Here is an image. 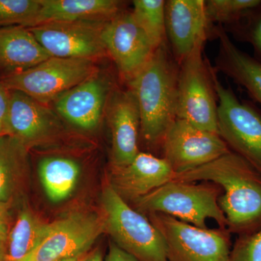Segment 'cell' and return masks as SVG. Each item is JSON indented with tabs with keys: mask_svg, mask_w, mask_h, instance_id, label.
<instances>
[{
	"mask_svg": "<svg viewBox=\"0 0 261 261\" xmlns=\"http://www.w3.org/2000/svg\"><path fill=\"white\" fill-rule=\"evenodd\" d=\"M237 23L236 32L240 39L250 43L254 48L256 58L261 63V3L247 12Z\"/></svg>",
	"mask_w": 261,
	"mask_h": 261,
	"instance_id": "27",
	"label": "cell"
},
{
	"mask_svg": "<svg viewBox=\"0 0 261 261\" xmlns=\"http://www.w3.org/2000/svg\"><path fill=\"white\" fill-rule=\"evenodd\" d=\"M28 168V148L15 137L0 135V202L10 203Z\"/></svg>",
	"mask_w": 261,
	"mask_h": 261,
	"instance_id": "22",
	"label": "cell"
},
{
	"mask_svg": "<svg viewBox=\"0 0 261 261\" xmlns=\"http://www.w3.org/2000/svg\"><path fill=\"white\" fill-rule=\"evenodd\" d=\"M105 228L92 213L75 212L50 224L49 231L27 261H62L86 255Z\"/></svg>",
	"mask_w": 261,
	"mask_h": 261,
	"instance_id": "10",
	"label": "cell"
},
{
	"mask_svg": "<svg viewBox=\"0 0 261 261\" xmlns=\"http://www.w3.org/2000/svg\"><path fill=\"white\" fill-rule=\"evenodd\" d=\"M173 181H207L219 185L223 193L219 204L230 233L250 234L261 228V173L231 152L187 172Z\"/></svg>",
	"mask_w": 261,
	"mask_h": 261,
	"instance_id": "1",
	"label": "cell"
},
{
	"mask_svg": "<svg viewBox=\"0 0 261 261\" xmlns=\"http://www.w3.org/2000/svg\"><path fill=\"white\" fill-rule=\"evenodd\" d=\"M163 159L175 175L207 164L231 152L219 134L176 118L163 137Z\"/></svg>",
	"mask_w": 261,
	"mask_h": 261,
	"instance_id": "9",
	"label": "cell"
},
{
	"mask_svg": "<svg viewBox=\"0 0 261 261\" xmlns=\"http://www.w3.org/2000/svg\"><path fill=\"white\" fill-rule=\"evenodd\" d=\"M162 234L168 261H228L229 231L197 227L163 214H149Z\"/></svg>",
	"mask_w": 261,
	"mask_h": 261,
	"instance_id": "7",
	"label": "cell"
},
{
	"mask_svg": "<svg viewBox=\"0 0 261 261\" xmlns=\"http://www.w3.org/2000/svg\"><path fill=\"white\" fill-rule=\"evenodd\" d=\"M10 203L0 202V241L6 243L9 235V207Z\"/></svg>",
	"mask_w": 261,
	"mask_h": 261,
	"instance_id": "30",
	"label": "cell"
},
{
	"mask_svg": "<svg viewBox=\"0 0 261 261\" xmlns=\"http://www.w3.org/2000/svg\"><path fill=\"white\" fill-rule=\"evenodd\" d=\"M39 8V0H0V28L35 27Z\"/></svg>",
	"mask_w": 261,
	"mask_h": 261,
	"instance_id": "25",
	"label": "cell"
},
{
	"mask_svg": "<svg viewBox=\"0 0 261 261\" xmlns=\"http://www.w3.org/2000/svg\"><path fill=\"white\" fill-rule=\"evenodd\" d=\"M0 261H5V249L4 244L0 241Z\"/></svg>",
	"mask_w": 261,
	"mask_h": 261,
	"instance_id": "33",
	"label": "cell"
},
{
	"mask_svg": "<svg viewBox=\"0 0 261 261\" xmlns=\"http://www.w3.org/2000/svg\"><path fill=\"white\" fill-rule=\"evenodd\" d=\"M86 255H80V256H76L74 257H71V258L66 259V260H62V261H83L84 257H85Z\"/></svg>",
	"mask_w": 261,
	"mask_h": 261,
	"instance_id": "34",
	"label": "cell"
},
{
	"mask_svg": "<svg viewBox=\"0 0 261 261\" xmlns=\"http://www.w3.org/2000/svg\"><path fill=\"white\" fill-rule=\"evenodd\" d=\"M166 37L178 65L196 44L208 37L209 23L204 0H168L165 6Z\"/></svg>",
	"mask_w": 261,
	"mask_h": 261,
	"instance_id": "16",
	"label": "cell"
},
{
	"mask_svg": "<svg viewBox=\"0 0 261 261\" xmlns=\"http://www.w3.org/2000/svg\"><path fill=\"white\" fill-rule=\"evenodd\" d=\"M228 261H261V228L250 234L238 236Z\"/></svg>",
	"mask_w": 261,
	"mask_h": 261,
	"instance_id": "28",
	"label": "cell"
},
{
	"mask_svg": "<svg viewBox=\"0 0 261 261\" xmlns=\"http://www.w3.org/2000/svg\"><path fill=\"white\" fill-rule=\"evenodd\" d=\"M175 173L163 158L139 152L125 166L111 168V184L126 202H135L156 189L173 181Z\"/></svg>",
	"mask_w": 261,
	"mask_h": 261,
	"instance_id": "17",
	"label": "cell"
},
{
	"mask_svg": "<svg viewBox=\"0 0 261 261\" xmlns=\"http://www.w3.org/2000/svg\"><path fill=\"white\" fill-rule=\"evenodd\" d=\"M95 61L51 57L39 65L2 79L8 90L19 91L47 106L97 71Z\"/></svg>",
	"mask_w": 261,
	"mask_h": 261,
	"instance_id": "6",
	"label": "cell"
},
{
	"mask_svg": "<svg viewBox=\"0 0 261 261\" xmlns=\"http://www.w3.org/2000/svg\"><path fill=\"white\" fill-rule=\"evenodd\" d=\"M213 79L218 98L220 137L232 152L261 173V113L220 83L214 70Z\"/></svg>",
	"mask_w": 261,
	"mask_h": 261,
	"instance_id": "8",
	"label": "cell"
},
{
	"mask_svg": "<svg viewBox=\"0 0 261 261\" xmlns=\"http://www.w3.org/2000/svg\"><path fill=\"white\" fill-rule=\"evenodd\" d=\"M261 0H207L206 14L209 23H238L247 12L260 5Z\"/></svg>",
	"mask_w": 261,
	"mask_h": 261,
	"instance_id": "26",
	"label": "cell"
},
{
	"mask_svg": "<svg viewBox=\"0 0 261 261\" xmlns=\"http://www.w3.org/2000/svg\"><path fill=\"white\" fill-rule=\"evenodd\" d=\"M221 187L211 182L171 181L134 202L141 214H163L206 228L213 219L220 228H227V221L219 204ZM228 229V228H227Z\"/></svg>",
	"mask_w": 261,
	"mask_h": 261,
	"instance_id": "3",
	"label": "cell"
},
{
	"mask_svg": "<svg viewBox=\"0 0 261 261\" xmlns=\"http://www.w3.org/2000/svg\"><path fill=\"white\" fill-rule=\"evenodd\" d=\"M102 39L108 56L127 82L145 66L158 49L136 23L130 12H121L105 24Z\"/></svg>",
	"mask_w": 261,
	"mask_h": 261,
	"instance_id": "12",
	"label": "cell"
},
{
	"mask_svg": "<svg viewBox=\"0 0 261 261\" xmlns=\"http://www.w3.org/2000/svg\"><path fill=\"white\" fill-rule=\"evenodd\" d=\"M178 71L179 65L165 43L128 82L140 111V135L150 147L161 148L166 132L177 118Z\"/></svg>",
	"mask_w": 261,
	"mask_h": 261,
	"instance_id": "2",
	"label": "cell"
},
{
	"mask_svg": "<svg viewBox=\"0 0 261 261\" xmlns=\"http://www.w3.org/2000/svg\"><path fill=\"white\" fill-rule=\"evenodd\" d=\"M105 261H139L133 255L123 250L116 243L110 244L109 251Z\"/></svg>",
	"mask_w": 261,
	"mask_h": 261,
	"instance_id": "31",
	"label": "cell"
},
{
	"mask_svg": "<svg viewBox=\"0 0 261 261\" xmlns=\"http://www.w3.org/2000/svg\"><path fill=\"white\" fill-rule=\"evenodd\" d=\"M38 173L48 198L57 203L66 200L75 190L81 166L71 158L47 156L39 161Z\"/></svg>",
	"mask_w": 261,
	"mask_h": 261,
	"instance_id": "21",
	"label": "cell"
},
{
	"mask_svg": "<svg viewBox=\"0 0 261 261\" xmlns=\"http://www.w3.org/2000/svg\"><path fill=\"white\" fill-rule=\"evenodd\" d=\"M10 90L0 82V135H5V121L9 107Z\"/></svg>",
	"mask_w": 261,
	"mask_h": 261,
	"instance_id": "29",
	"label": "cell"
},
{
	"mask_svg": "<svg viewBox=\"0 0 261 261\" xmlns=\"http://www.w3.org/2000/svg\"><path fill=\"white\" fill-rule=\"evenodd\" d=\"M105 228L113 242L139 261H168L162 234L147 218L132 208L111 184L102 195Z\"/></svg>",
	"mask_w": 261,
	"mask_h": 261,
	"instance_id": "4",
	"label": "cell"
},
{
	"mask_svg": "<svg viewBox=\"0 0 261 261\" xmlns=\"http://www.w3.org/2000/svg\"><path fill=\"white\" fill-rule=\"evenodd\" d=\"M36 25L47 23L107 22L121 13L116 0H39Z\"/></svg>",
	"mask_w": 261,
	"mask_h": 261,
	"instance_id": "19",
	"label": "cell"
},
{
	"mask_svg": "<svg viewBox=\"0 0 261 261\" xmlns=\"http://www.w3.org/2000/svg\"><path fill=\"white\" fill-rule=\"evenodd\" d=\"M49 226L50 224L39 219L29 207H23L8 235L5 261L28 260L45 238Z\"/></svg>",
	"mask_w": 261,
	"mask_h": 261,
	"instance_id": "23",
	"label": "cell"
},
{
	"mask_svg": "<svg viewBox=\"0 0 261 261\" xmlns=\"http://www.w3.org/2000/svg\"><path fill=\"white\" fill-rule=\"evenodd\" d=\"M166 1L135 0L132 16L156 48L165 44L166 38Z\"/></svg>",
	"mask_w": 261,
	"mask_h": 261,
	"instance_id": "24",
	"label": "cell"
},
{
	"mask_svg": "<svg viewBox=\"0 0 261 261\" xmlns=\"http://www.w3.org/2000/svg\"><path fill=\"white\" fill-rule=\"evenodd\" d=\"M112 136L111 168L129 164L139 153L140 116L132 89H113L106 108Z\"/></svg>",
	"mask_w": 261,
	"mask_h": 261,
	"instance_id": "15",
	"label": "cell"
},
{
	"mask_svg": "<svg viewBox=\"0 0 261 261\" xmlns=\"http://www.w3.org/2000/svg\"><path fill=\"white\" fill-rule=\"evenodd\" d=\"M206 39H200L179 63L176 117L202 129L219 134L214 69L203 57Z\"/></svg>",
	"mask_w": 261,
	"mask_h": 261,
	"instance_id": "5",
	"label": "cell"
},
{
	"mask_svg": "<svg viewBox=\"0 0 261 261\" xmlns=\"http://www.w3.org/2000/svg\"><path fill=\"white\" fill-rule=\"evenodd\" d=\"M107 22L47 23L29 29L50 57L96 61L108 56L102 39Z\"/></svg>",
	"mask_w": 261,
	"mask_h": 261,
	"instance_id": "11",
	"label": "cell"
},
{
	"mask_svg": "<svg viewBox=\"0 0 261 261\" xmlns=\"http://www.w3.org/2000/svg\"><path fill=\"white\" fill-rule=\"evenodd\" d=\"M51 58L29 29L0 28V75L2 79L30 69Z\"/></svg>",
	"mask_w": 261,
	"mask_h": 261,
	"instance_id": "18",
	"label": "cell"
},
{
	"mask_svg": "<svg viewBox=\"0 0 261 261\" xmlns=\"http://www.w3.org/2000/svg\"><path fill=\"white\" fill-rule=\"evenodd\" d=\"M83 261H104L102 253L99 249H96L89 254H87Z\"/></svg>",
	"mask_w": 261,
	"mask_h": 261,
	"instance_id": "32",
	"label": "cell"
},
{
	"mask_svg": "<svg viewBox=\"0 0 261 261\" xmlns=\"http://www.w3.org/2000/svg\"><path fill=\"white\" fill-rule=\"evenodd\" d=\"M113 91L111 78L97 70L57 98L53 102L55 111L75 128L92 132L100 125Z\"/></svg>",
	"mask_w": 261,
	"mask_h": 261,
	"instance_id": "13",
	"label": "cell"
},
{
	"mask_svg": "<svg viewBox=\"0 0 261 261\" xmlns=\"http://www.w3.org/2000/svg\"><path fill=\"white\" fill-rule=\"evenodd\" d=\"M60 118L47 106L23 92L10 90L5 135L15 137L29 148L55 136L61 126Z\"/></svg>",
	"mask_w": 261,
	"mask_h": 261,
	"instance_id": "14",
	"label": "cell"
},
{
	"mask_svg": "<svg viewBox=\"0 0 261 261\" xmlns=\"http://www.w3.org/2000/svg\"><path fill=\"white\" fill-rule=\"evenodd\" d=\"M219 41L218 69L247 91L261 106V63L239 49L222 27L215 29Z\"/></svg>",
	"mask_w": 261,
	"mask_h": 261,
	"instance_id": "20",
	"label": "cell"
}]
</instances>
